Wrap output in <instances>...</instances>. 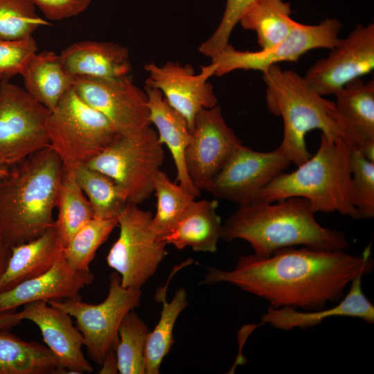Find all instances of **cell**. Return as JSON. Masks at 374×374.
<instances>
[{"instance_id":"1","label":"cell","mask_w":374,"mask_h":374,"mask_svg":"<svg viewBox=\"0 0 374 374\" xmlns=\"http://www.w3.org/2000/svg\"><path fill=\"white\" fill-rule=\"evenodd\" d=\"M371 244L361 254L344 250L285 247L267 258L242 255L232 270L208 267L204 285L228 283L273 308L321 310L337 303L359 275L372 271Z\"/></svg>"},{"instance_id":"13","label":"cell","mask_w":374,"mask_h":374,"mask_svg":"<svg viewBox=\"0 0 374 374\" xmlns=\"http://www.w3.org/2000/svg\"><path fill=\"white\" fill-rule=\"evenodd\" d=\"M290 163L279 146L272 151L257 152L242 144L204 190L217 199L247 205Z\"/></svg>"},{"instance_id":"11","label":"cell","mask_w":374,"mask_h":374,"mask_svg":"<svg viewBox=\"0 0 374 374\" xmlns=\"http://www.w3.org/2000/svg\"><path fill=\"white\" fill-rule=\"evenodd\" d=\"M341 28L342 24L335 18H326L314 25L295 21L287 36L269 48L242 51L229 44L211 58V62L218 65L215 75L222 76L240 69L263 72L281 62H297L310 50L332 49L340 39Z\"/></svg>"},{"instance_id":"41","label":"cell","mask_w":374,"mask_h":374,"mask_svg":"<svg viewBox=\"0 0 374 374\" xmlns=\"http://www.w3.org/2000/svg\"><path fill=\"white\" fill-rule=\"evenodd\" d=\"M11 254V249L0 235V276L5 271Z\"/></svg>"},{"instance_id":"2","label":"cell","mask_w":374,"mask_h":374,"mask_svg":"<svg viewBox=\"0 0 374 374\" xmlns=\"http://www.w3.org/2000/svg\"><path fill=\"white\" fill-rule=\"evenodd\" d=\"M274 202L238 206L222 224L221 238L226 242L244 240L251 246L253 254L262 258L290 247L344 251L349 248L343 232L319 224L308 199L292 197Z\"/></svg>"},{"instance_id":"12","label":"cell","mask_w":374,"mask_h":374,"mask_svg":"<svg viewBox=\"0 0 374 374\" xmlns=\"http://www.w3.org/2000/svg\"><path fill=\"white\" fill-rule=\"evenodd\" d=\"M73 89L101 113L121 136H132L151 125L148 97L130 75L105 78L74 76Z\"/></svg>"},{"instance_id":"24","label":"cell","mask_w":374,"mask_h":374,"mask_svg":"<svg viewBox=\"0 0 374 374\" xmlns=\"http://www.w3.org/2000/svg\"><path fill=\"white\" fill-rule=\"evenodd\" d=\"M217 199H193L173 228L160 240L177 249L215 252L222 236V223L217 213Z\"/></svg>"},{"instance_id":"36","label":"cell","mask_w":374,"mask_h":374,"mask_svg":"<svg viewBox=\"0 0 374 374\" xmlns=\"http://www.w3.org/2000/svg\"><path fill=\"white\" fill-rule=\"evenodd\" d=\"M257 0H226L221 21L213 33L198 47L200 53L212 58L228 44L230 36L244 12Z\"/></svg>"},{"instance_id":"17","label":"cell","mask_w":374,"mask_h":374,"mask_svg":"<svg viewBox=\"0 0 374 374\" xmlns=\"http://www.w3.org/2000/svg\"><path fill=\"white\" fill-rule=\"evenodd\" d=\"M18 314L21 320L30 321L37 326L44 341L58 358L66 373L93 371L82 352V335L66 312L46 301H37L24 305Z\"/></svg>"},{"instance_id":"33","label":"cell","mask_w":374,"mask_h":374,"mask_svg":"<svg viewBox=\"0 0 374 374\" xmlns=\"http://www.w3.org/2000/svg\"><path fill=\"white\" fill-rule=\"evenodd\" d=\"M118 219L92 218L71 238L64 249V258L79 271H89L98 248L108 239Z\"/></svg>"},{"instance_id":"23","label":"cell","mask_w":374,"mask_h":374,"mask_svg":"<svg viewBox=\"0 0 374 374\" xmlns=\"http://www.w3.org/2000/svg\"><path fill=\"white\" fill-rule=\"evenodd\" d=\"M144 91L151 124L156 127L161 143L165 144L172 154L177 181L188 193L199 197L200 190L191 181L186 167L185 152L191 137L186 120L168 104L159 90L145 86Z\"/></svg>"},{"instance_id":"8","label":"cell","mask_w":374,"mask_h":374,"mask_svg":"<svg viewBox=\"0 0 374 374\" xmlns=\"http://www.w3.org/2000/svg\"><path fill=\"white\" fill-rule=\"evenodd\" d=\"M152 214L127 204L118 217L119 235L106 258L123 287L141 289L167 255L166 244L152 226Z\"/></svg>"},{"instance_id":"32","label":"cell","mask_w":374,"mask_h":374,"mask_svg":"<svg viewBox=\"0 0 374 374\" xmlns=\"http://www.w3.org/2000/svg\"><path fill=\"white\" fill-rule=\"evenodd\" d=\"M153 188L157 197V211L152 215V226L161 239L173 228L195 197L179 184L172 181L161 170L154 177Z\"/></svg>"},{"instance_id":"42","label":"cell","mask_w":374,"mask_h":374,"mask_svg":"<svg viewBox=\"0 0 374 374\" xmlns=\"http://www.w3.org/2000/svg\"><path fill=\"white\" fill-rule=\"evenodd\" d=\"M10 168H0V177L6 175L9 171Z\"/></svg>"},{"instance_id":"37","label":"cell","mask_w":374,"mask_h":374,"mask_svg":"<svg viewBox=\"0 0 374 374\" xmlns=\"http://www.w3.org/2000/svg\"><path fill=\"white\" fill-rule=\"evenodd\" d=\"M37 52L33 37L18 40L0 39V81H9L21 74L30 58Z\"/></svg>"},{"instance_id":"14","label":"cell","mask_w":374,"mask_h":374,"mask_svg":"<svg viewBox=\"0 0 374 374\" xmlns=\"http://www.w3.org/2000/svg\"><path fill=\"white\" fill-rule=\"evenodd\" d=\"M318 60L303 76L319 94L335 95L348 82L370 73L374 69V24H357Z\"/></svg>"},{"instance_id":"10","label":"cell","mask_w":374,"mask_h":374,"mask_svg":"<svg viewBox=\"0 0 374 374\" xmlns=\"http://www.w3.org/2000/svg\"><path fill=\"white\" fill-rule=\"evenodd\" d=\"M48 114L25 89L0 81V168H10L49 146Z\"/></svg>"},{"instance_id":"34","label":"cell","mask_w":374,"mask_h":374,"mask_svg":"<svg viewBox=\"0 0 374 374\" xmlns=\"http://www.w3.org/2000/svg\"><path fill=\"white\" fill-rule=\"evenodd\" d=\"M35 8L31 0H0V39H26L40 26H50Z\"/></svg>"},{"instance_id":"27","label":"cell","mask_w":374,"mask_h":374,"mask_svg":"<svg viewBox=\"0 0 374 374\" xmlns=\"http://www.w3.org/2000/svg\"><path fill=\"white\" fill-rule=\"evenodd\" d=\"M291 5L283 0H257L242 16L239 23L245 30L256 32L261 49L269 48L283 40L295 20L290 17Z\"/></svg>"},{"instance_id":"22","label":"cell","mask_w":374,"mask_h":374,"mask_svg":"<svg viewBox=\"0 0 374 374\" xmlns=\"http://www.w3.org/2000/svg\"><path fill=\"white\" fill-rule=\"evenodd\" d=\"M64 249L55 224L39 237L11 247L8 265L0 276V292L49 270L64 254Z\"/></svg>"},{"instance_id":"25","label":"cell","mask_w":374,"mask_h":374,"mask_svg":"<svg viewBox=\"0 0 374 374\" xmlns=\"http://www.w3.org/2000/svg\"><path fill=\"white\" fill-rule=\"evenodd\" d=\"M21 75L25 90L49 112L73 87L74 79L64 68L60 54L47 51L37 52Z\"/></svg>"},{"instance_id":"6","label":"cell","mask_w":374,"mask_h":374,"mask_svg":"<svg viewBox=\"0 0 374 374\" xmlns=\"http://www.w3.org/2000/svg\"><path fill=\"white\" fill-rule=\"evenodd\" d=\"M49 146L64 168L87 165L119 136L112 123L74 91L62 97L46 119Z\"/></svg>"},{"instance_id":"3","label":"cell","mask_w":374,"mask_h":374,"mask_svg":"<svg viewBox=\"0 0 374 374\" xmlns=\"http://www.w3.org/2000/svg\"><path fill=\"white\" fill-rule=\"evenodd\" d=\"M63 172L61 159L48 146L0 177V235L10 249L55 225L53 214Z\"/></svg>"},{"instance_id":"35","label":"cell","mask_w":374,"mask_h":374,"mask_svg":"<svg viewBox=\"0 0 374 374\" xmlns=\"http://www.w3.org/2000/svg\"><path fill=\"white\" fill-rule=\"evenodd\" d=\"M350 169L353 204L359 220L374 217V162L356 149H350Z\"/></svg>"},{"instance_id":"29","label":"cell","mask_w":374,"mask_h":374,"mask_svg":"<svg viewBox=\"0 0 374 374\" xmlns=\"http://www.w3.org/2000/svg\"><path fill=\"white\" fill-rule=\"evenodd\" d=\"M55 225L64 247L74 234L93 218L91 205L78 185L73 170L64 168L57 199Z\"/></svg>"},{"instance_id":"7","label":"cell","mask_w":374,"mask_h":374,"mask_svg":"<svg viewBox=\"0 0 374 374\" xmlns=\"http://www.w3.org/2000/svg\"><path fill=\"white\" fill-rule=\"evenodd\" d=\"M163 145L151 126L132 136H119L87 166L110 177L128 204L139 205L153 193L164 160Z\"/></svg>"},{"instance_id":"21","label":"cell","mask_w":374,"mask_h":374,"mask_svg":"<svg viewBox=\"0 0 374 374\" xmlns=\"http://www.w3.org/2000/svg\"><path fill=\"white\" fill-rule=\"evenodd\" d=\"M60 56L73 76L114 78L129 75L132 71L128 49L114 42H78L64 49Z\"/></svg>"},{"instance_id":"39","label":"cell","mask_w":374,"mask_h":374,"mask_svg":"<svg viewBox=\"0 0 374 374\" xmlns=\"http://www.w3.org/2000/svg\"><path fill=\"white\" fill-rule=\"evenodd\" d=\"M18 312L8 311L0 312V330H9L21 323Z\"/></svg>"},{"instance_id":"9","label":"cell","mask_w":374,"mask_h":374,"mask_svg":"<svg viewBox=\"0 0 374 374\" xmlns=\"http://www.w3.org/2000/svg\"><path fill=\"white\" fill-rule=\"evenodd\" d=\"M141 294V289L123 287L119 274L114 271L109 275L108 294L98 304L87 303L81 299L48 303L75 319L89 356L100 366L107 355L115 350L121 321L128 312L139 305Z\"/></svg>"},{"instance_id":"26","label":"cell","mask_w":374,"mask_h":374,"mask_svg":"<svg viewBox=\"0 0 374 374\" xmlns=\"http://www.w3.org/2000/svg\"><path fill=\"white\" fill-rule=\"evenodd\" d=\"M61 373L64 368L47 346L0 330V374Z\"/></svg>"},{"instance_id":"40","label":"cell","mask_w":374,"mask_h":374,"mask_svg":"<svg viewBox=\"0 0 374 374\" xmlns=\"http://www.w3.org/2000/svg\"><path fill=\"white\" fill-rule=\"evenodd\" d=\"M100 366L101 368L98 371V373L107 374L118 373L115 350H112L107 355Z\"/></svg>"},{"instance_id":"31","label":"cell","mask_w":374,"mask_h":374,"mask_svg":"<svg viewBox=\"0 0 374 374\" xmlns=\"http://www.w3.org/2000/svg\"><path fill=\"white\" fill-rule=\"evenodd\" d=\"M150 331L134 310L123 319L115 349L118 373L145 374V354Z\"/></svg>"},{"instance_id":"30","label":"cell","mask_w":374,"mask_h":374,"mask_svg":"<svg viewBox=\"0 0 374 374\" xmlns=\"http://www.w3.org/2000/svg\"><path fill=\"white\" fill-rule=\"evenodd\" d=\"M73 170L78 185L91 205L93 217L118 219L128 203L114 181L87 165Z\"/></svg>"},{"instance_id":"15","label":"cell","mask_w":374,"mask_h":374,"mask_svg":"<svg viewBox=\"0 0 374 374\" xmlns=\"http://www.w3.org/2000/svg\"><path fill=\"white\" fill-rule=\"evenodd\" d=\"M242 145L229 127L217 105L201 109L195 118L190 142L185 152L189 177L201 191Z\"/></svg>"},{"instance_id":"38","label":"cell","mask_w":374,"mask_h":374,"mask_svg":"<svg viewBox=\"0 0 374 374\" xmlns=\"http://www.w3.org/2000/svg\"><path fill=\"white\" fill-rule=\"evenodd\" d=\"M92 0H31L50 20H62L84 12Z\"/></svg>"},{"instance_id":"28","label":"cell","mask_w":374,"mask_h":374,"mask_svg":"<svg viewBox=\"0 0 374 374\" xmlns=\"http://www.w3.org/2000/svg\"><path fill=\"white\" fill-rule=\"evenodd\" d=\"M160 287L155 301L162 303L160 319L153 331L148 335L145 354V374H159L163 358L173 344V329L180 313L188 306L186 290L179 288L170 302L166 300L167 285Z\"/></svg>"},{"instance_id":"20","label":"cell","mask_w":374,"mask_h":374,"mask_svg":"<svg viewBox=\"0 0 374 374\" xmlns=\"http://www.w3.org/2000/svg\"><path fill=\"white\" fill-rule=\"evenodd\" d=\"M364 275L357 276L350 284L349 291L332 307L321 310H299L292 307L273 308L260 318L261 323L290 330L294 328H307L321 323L333 317H349L362 319L368 323H374V305L363 292L362 279Z\"/></svg>"},{"instance_id":"16","label":"cell","mask_w":374,"mask_h":374,"mask_svg":"<svg viewBox=\"0 0 374 374\" xmlns=\"http://www.w3.org/2000/svg\"><path fill=\"white\" fill-rule=\"evenodd\" d=\"M217 66L211 62L195 73L189 64L149 62L144 66L148 74L145 86L159 90L168 104L184 117L192 132L197 113L217 105V99L208 80L215 75Z\"/></svg>"},{"instance_id":"4","label":"cell","mask_w":374,"mask_h":374,"mask_svg":"<svg viewBox=\"0 0 374 374\" xmlns=\"http://www.w3.org/2000/svg\"><path fill=\"white\" fill-rule=\"evenodd\" d=\"M262 74L267 107L283 121L279 147L291 163L298 166L310 157L305 136L313 130H320L328 139L346 143L335 102L317 93L303 76L282 69L278 64L271 66Z\"/></svg>"},{"instance_id":"18","label":"cell","mask_w":374,"mask_h":374,"mask_svg":"<svg viewBox=\"0 0 374 374\" xmlns=\"http://www.w3.org/2000/svg\"><path fill=\"white\" fill-rule=\"evenodd\" d=\"M93 274L72 268L64 254L42 275L0 292V312L37 301H64L81 299L80 290L92 283Z\"/></svg>"},{"instance_id":"5","label":"cell","mask_w":374,"mask_h":374,"mask_svg":"<svg viewBox=\"0 0 374 374\" xmlns=\"http://www.w3.org/2000/svg\"><path fill=\"white\" fill-rule=\"evenodd\" d=\"M350 149L344 141L331 140L321 133L316 153L294 171L275 177L253 202H274L300 197L309 201L314 213L337 212L359 220L352 202Z\"/></svg>"},{"instance_id":"19","label":"cell","mask_w":374,"mask_h":374,"mask_svg":"<svg viewBox=\"0 0 374 374\" xmlns=\"http://www.w3.org/2000/svg\"><path fill=\"white\" fill-rule=\"evenodd\" d=\"M346 143L374 162V80H354L335 94Z\"/></svg>"}]
</instances>
